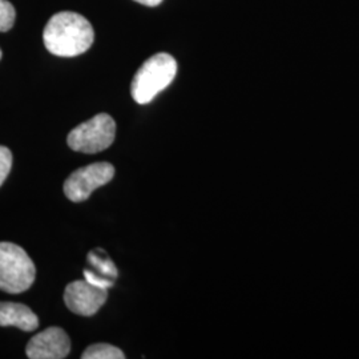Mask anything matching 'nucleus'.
<instances>
[{"label":"nucleus","mask_w":359,"mask_h":359,"mask_svg":"<svg viewBox=\"0 0 359 359\" xmlns=\"http://www.w3.org/2000/svg\"><path fill=\"white\" fill-rule=\"evenodd\" d=\"M177 74V63L165 52L149 57L132 80L130 93L137 104H148L167 88Z\"/></svg>","instance_id":"nucleus-2"},{"label":"nucleus","mask_w":359,"mask_h":359,"mask_svg":"<svg viewBox=\"0 0 359 359\" xmlns=\"http://www.w3.org/2000/svg\"><path fill=\"white\" fill-rule=\"evenodd\" d=\"M115 176V167L109 163H95L80 168L65 180V193L72 203H83L97 188L108 184Z\"/></svg>","instance_id":"nucleus-5"},{"label":"nucleus","mask_w":359,"mask_h":359,"mask_svg":"<svg viewBox=\"0 0 359 359\" xmlns=\"http://www.w3.org/2000/svg\"><path fill=\"white\" fill-rule=\"evenodd\" d=\"M135 1H137V3H140V4H144V6H148V7H156V6H158L163 0H135Z\"/></svg>","instance_id":"nucleus-13"},{"label":"nucleus","mask_w":359,"mask_h":359,"mask_svg":"<svg viewBox=\"0 0 359 359\" xmlns=\"http://www.w3.org/2000/svg\"><path fill=\"white\" fill-rule=\"evenodd\" d=\"M15 8L7 0H0V32L10 31L15 23Z\"/></svg>","instance_id":"nucleus-11"},{"label":"nucleus","mask_w":359,"mask_h":359,"mask_svg":"<svg viewBox=\"0 0 359 359\" xmlns=\"http://www.w3.org/2000/svg\"><path fill=\"white\" fill-rule=\"evenodd\" d=\"M90 269L84 270V278L99 287L109 289L114 286L118 271L111 258L100 249H95L88 255Z\"/></svg>","instance_id":"nucleus-8"},{"label":"nucleus","mask_w":359,"mask_h":359,"mask_svg":"<svg viewBox=\"0 0 359 359\" xmlns=\"http://www.w3.org/2000/svg\"><path fill=\"white\" fill-rule=\"evenodd\" d=\"M36 269L26 250L11 243H0V290L23 293L35 281Z\"/></svg>","instance_id":"nucleus-3"},{"label":"nucleus","mask_w":359,"mask_h":359,"mask_svg":"<svg viewBox=\"0 0 359 359\" xmlns=\"http://www.w3.org/2000/svg\"><path fill=\"white\" fill-rule=\"evenodd\" d=\"M115 136V120L107 114H99L72 129L67 142L76 152L99 154L112 145Z\"/></svg>","instance_id":"nucleus-4"},{"label":"nucleus","mask_w":359,"mask_h":359,"mask_svg":"<svg viewBox=\"0 0 359 359\" xmlns=\"http://www.w3.org/2000/svg\"><path fill=\"white\" fill-rule=\"evenodd\" d=\"M71 351V341L63 329L50 327L31 338L27 357L31 359H63Z\"/></svg>","instance_id":"nucleus-7"},{"label":"nucleus","mask_w":359,"mask_h":359,"mask_svg":"<svg viewBox=\"0 0 359 359\" xmlns=\"http://www.w3.org/2000/svg\"><path fill=\"white\" fill-rule=\"evenodd\" d=\"M13 168V154L8 148L0 145V187L8 177Z\"/></svg>","instance_id":"nucleus-12"},{"label":"nucleus","mask_w":359,"mask_h":359,"mask_svg":"<svg viewBox=\"0 0 359 359\" xmlns=\"http://www.w3.org/2000/svg\"><path fill=\"white\" fill-rule=\"evenodd\" d=\"M108 298V289L92 285L87 280L69 283L65 287V301L72 313L90 317L96 314Z\"/></svg>","instance_id":"nucleus-6"},{"label":"nucleus","mask_w":359,"mask_h":359,"mask_svg":"<svg viewBox=\"0 0 359 359\" xmlns=\"http://www.w3.org/2000/svg\"><path fill=\"white\" fill-rule=\"evenodd\" d=\"M43 40L52 55L74 57L90 50L95 32L84 16L65 11L52 16L44 28Z\"/></svg>","instance_id":"nucleus-1"},{"label":"nucleus","mask_w":359,"mask_h":359,"mask_svg":"<svg viewBox=\"0 0 359 359\" xmlns=\"http://www.w3.org/2000/svg\"><path fill=\"white\" fill-rule=\"evenodd\" d=\"M0 60H1V50H0Z\"/></svg>","instance_id":"nucleus-14"},{"label":"nucleus","mask_w":359,"mask_h":359,"mask_svg":"<svg viewBox=\"0 0 359 359\" xmlns=\"http://www.w3.org/2000/svg\"><path fill=\"white\" fill-rule=\"evenodd\" d=\"M83 359H124L126 355L118 347L109 344H95L90 345L81 354Z\"/></svg>","instance_id":"nucleus-10"},{"label":"nucleus","mask_w":359,"mask_h":359,"mask_svg":"<svg viewBox=\"0 0 359 359\" xmlns=\"http://www.w3.org/2000/svg\"><path fill=\"white\" fill-rule=\"evenodd\" d=\"M0 326H16L23 332H34L39 327V318L26 305L0 302Z\"/></svg>","instance_id":"nucleus-9"}]
</instances>
